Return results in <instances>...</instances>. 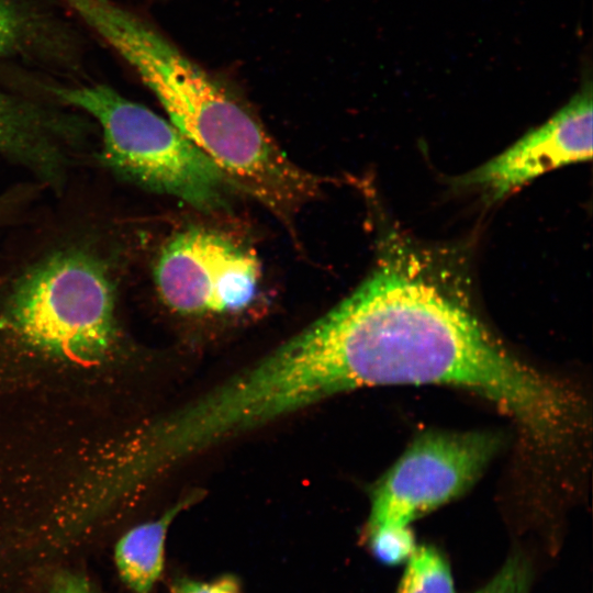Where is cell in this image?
Returning <instances> with one entry per match:
<instances>
[{"label":"cell","mask_w":593,"mask_h":593,"mask_svg":"<svg viewBox=\"0 0 593 593\" xmlns=\"http://www.w3.org/2000/svg\"><path fill=\"white\" fill-rule=\"evenodd\" d=\"M394 593H457L447 559L434 547L418 546L404 563Z\"/></svg>","instance_id":"cell-10"},{"label":"cell","mask_w":593,"mask_h":593,"mask_svg":"<svg viewBox=\"0 0 593 593\" xmlns=\"http://www.w3.org/2000/svg\"><path fill=\"white\" fill-rule=\"evenodd\" d=\"M373 556L383 564L405 563L417 549L411 526H389L365 534Z\"/></svg>","instance_id":"cell-11"},{"label":"cell","mask_w":593,"mask_h":593,"mask_svg":"<svg viewBox=\"0 0 593 593\" xmlns=\"http://www.w3.org/2000/svg\"><path fill=\"white\" fill-rule=\"evenodd\" d=\"M55 94L101 125L104 160L121 176L200 211L226 206L236 187L169 120L104 85L57 88Z\"/></svg>","instance_id":"cell-3"},{"label":"cell","mask_w":593,"mask_h":593,"mask_svg":"<svg viewBox=\"0 0 593 593\" xmlns=\"http://www.w3.org/2000/svg\"><path fill=\"white\" fill-rule=\"evenodd\" d=\"M200 497L201 492L187 494L158 518L131 528L118 540L114 563L122 582L132 593H152L164 571L171 523Z\"/></svg>","instance_id":"cell-8"},{"label":"cell","mask_w":593,"mask_h":593,"mask_svg":"<svg viewBox=\"0 0 593 593\" xmlns=\"http://www.w3.org/2000/svg\"><path fill=\"white\" fill-rule=\"evenodd\" d=\"M48 593H98L90 580L77 571H59L49 584Z\"/></svg>","instance_id":"cell-15"},{"label":"cell","mask_w":593,"mask_h":593,"mask_svg":"<svg viewBox=\"0 0 593 593\" xmlns=\"http://www.w3.org/2000/svg\"><path fill=\"white\" fill-rule=\"evenodd\" d=\"M490 433L427 432L418 436L374 488L365 534L411 523L466 492L493 457Z\"/></svg>","instance_id":"cell-5"},{"label":"cell","mask_w":593,"mask_h":593,"mask_svg":"<svg viewBox=\"0 0 593 593\" xmlns=\"http://www.w3.org/2000/svg\"><path fill=\"white\" fill-rule=\"evenodd\" d=\"M169 593H243L233 577H222L211 581L179 578L170 585Z\"/></svg>","instance_id":"cell-14"},{"label":"cell","mask_w":593,"mask_h":593,"mask_svg":"<svg viewBox=\"0 0 593 593\" xmlns=\"http://www.w3.org/2000/svg\"><path fill=\"white\" fill-rule=\"evenodd\" d=\"M4 318L40 351L81 362L100 360L115 337L112 284L91 256L59 253L16 283Z\"/></svg>","instance_id":"cell-4"},{"label":"cell","mask_w":593,"mask_h":593,"mask_svg":"<svg viewBox=\"0 0 593 593\" xmlns=\"http://www.w3.org/2000/svg\"><path fill=\"white\" fill-rule=\"evenodd\" d=\"M0 152L47 176L58 164L57 148L44 114L1 90Z\"/></svg>","instance_id":"cell-9"},{"label":"cell","mask_w":593,"mask_h":593,"mask_svg":"<svg viewBox=\"0 0 593 593\" xmlns=\"http://www.w3.org/2000/svg\"><path fill=\"white\" fill-rule=\"evenodd\" d=\"M100 36L134 68L169 121L236 188L282 220H291L320 192L321 178L292 163L228 88L142 19L118 9Z\"/></svg>","instance_id":"cell-2"},{"label":"cell","mask_w":593,"mask_h":593,"mask_svg":"<svg viewBox=\"0 0 593 593\" xmlns=\"http://www.w3.org/2000/svg\"><path fill=\"white\" fill-rule=\"evenodd\" d=\"M532 584L529 562L522 555H512L484 584L470 593H532Z\"/></svg>","instance_id":"cell-12"},{"label":"cell","mask_w":593,"mask_h":593,"mask_svg":"<svg viewBox=\"0 0 593 593\" xmlns=\"http://www.w3.org/2000/svg\"><path fill=\"white\" fill-rule=\"evenodd\" d=\"M24 30L20 11L9 0H0V57L20 44Z\"/></svg>","instance_id":"cell-13"},{"label":"cell","mask_w":593,"mask_h":593,"mask_svg":"<svg viewBox=\"0 0 593 593\" xmlns=\"http://www.w3.org/2000/svg\"><path fill=\"white\" fill-rule=\"evenodd\" d=\"M314 326L343 392L388 384L466 388L512 416L539 452L558 451L582 430L580 396L507 351L412 254H387Z\"/></svg>","instance_id":"cell-1"},{"label":"cell","mask_w":593,"mask_h":593,"mask_svg":"<svg viewBox=\"0 0 593 593\" xmlns=\"http://www.w3.org/2000/svg\"><path fill=\"white\" fill-rule=\"evenodd\" d=\"M257 256L224 233L189 227L161 249L154 275L164 303L182 315L236 313L253 302L260 281Z\"/></svg>","instance_id":"cell-6"},{"label":"cell","mask_w":593,"mask_h":593,"mask_svg":"<svg viewBox=\"0 0 593 593\" xmlns=\"http://www.w3.org/2000/svg\"><path fill=\"white\" fill-rule=\"evenodd\" d=\"M592 115L589 83L545 124L467 176V182L501 198L546 171L590 159Z\"/></svg>","instance_id":"cell-7"}]
</instances>
